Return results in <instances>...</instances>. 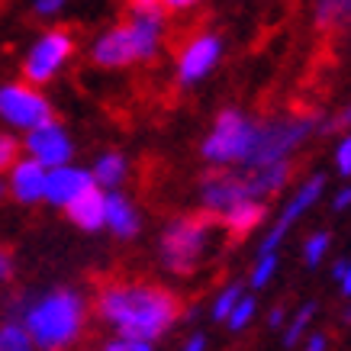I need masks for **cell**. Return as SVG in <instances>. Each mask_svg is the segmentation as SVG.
I'll return each mask as SVG.
<instances>
[{
  "instance_id": "d590c367",
  "label": "cell",
  "mask_w": 351,
  "mask_h": 351,
  "mask_svg": "<svg viewBox=\"0 0 351 351\" xmlns=\"http://www.w3.org/2000/svg\"><path fill=\"white\" fill-rule=\"evenodd\" d=\"M341 293H345V297H351V261H348V267H345V274H341Z\"/></svg>"
},
{
  "instance_id": "d4e9b609",
  "label": "cell",
  "mask_w": 351,
  "mask_h": 351,
  "mask_svg": "<svg viewBox=\"0 0 351 351\" xmlns=\"http://www.w3.org/2000/svg\"><path fill=\"white\" fill-rule=\"evenodd\" d=\"M252 316H255V300H252V297H242L239 303H235L232 313H229L226 326H229L232 332H239V329H245V326L252 322Z\"/></svg>"
},
{
  "instance_id": "d6986e66",
  "label": "cell",
  "mask_w": 351,
  "mask_h": 351,
  "mask_svg": "<svg viewBox=\"0 0 351 351\" xmlns=\"http://www.w3.org/2000/svg\"><path fill=\"white\" fill-rule=\"evenodd\" d=\"M123 178H126V158H123V155H117V152H107L104 158H97V165H94V181H97V187L113 191V187H119V184H123Z\"/></svg>"
},
{
  "instance_id": "6da1fadb",
  "label": "cell",
  "mask_w": 351,
  "mask_h": 351,
  "mask_svg": "<svg viewBox=\"0 0 351 351\" xmlns=\"http://www.w3.org/2000/svg\"><path fill=\"white\" fill-rule=\"evenodd\" d=\"M97 313L119 335L158 341L178 319V300L152 284H110L97 297Z\"/></svg>"
},
{
  "instance_id": "74e56055",
  "label": "cell",
  "mask_w": 351,
  "mask_h": 351,
  "mask_svg": "<svg viewBox=\"0 0 351 351\" xmlns=\"http://www.w3.org/2000/svg\"><path fill=\"white\" fill-rule=\"evenodd\" d=\"M271 326H274V329H280V326H284V309H280V306L271 309Z\"/></svg>"
},
{
  "instance_id": "2e32d148",
  "label": "cell",
  "mask_w": 351,
  "mask_h": 351,
  "mask_svg": "<svg viewBox=\"0 0 351 351\" xmlns=\"http://www.w3.org/2000/svg\"><path fill=\"white\" fill-rule=\"evenodd\" d=\"M265 203L258 200V197H248V200H239L235 206H229L223 213V229L232 239H245V235H252V229L265 223Z\"/></svg>"
},
{
  "instance_id": "e575fe53",
  "label": "cell",
  "mask_w": 351,
  "mask_h": 351,
  "mask_svg": "<svg viewBox=\"0 0 351 351\" xmlns=\"http://www.w3.org/2000/svg\"><path fill=\"white\" fill-rule=\"evenodd\" d=\"M335 126H345V129L351 126V104H348V107H345V110H341V117L335 119V123H329V129H335Z\"/></svg>"
},
{
  "instance_id": "e0dca14e",
  "label": "cell",
  "mask_w": 351,
  "mask_h": 351,
  "mask_svg": "<svg viewBox=\"0 0 351 351\" xmlns=\"http://www.w3.org/2000/svg\"><path fill=\"white\" fill-rule=\"evenodd\" d=\"M245 181L252 197H271V193L284 191V184L290 181V158L287 161H271V165H258V168L245 171Z\"/></svg>"
},
{
  "instance_id": "52a82bcc",
  "label": "cell",
  "mask_w": 351,
  "mask_h": 351,
  "mask_svg": "<svg viewBox=\"0 0 351 351\" xmlns=\"http://www.w3.org/2000/svg\"><path fill=\"white\" fill-rule=\"evenodd\" d=\"M71 55H75V39H71V32H64V29L45 32L43 39L29 49V55H26V62H23V77H26L29 84H45V81H52V77L58 75V68H62Z\"/></svg>"
},
{
  "instance_id": "30bf717a",
  "label": "cell",
  "mask_w": 351,
  "mask_h": 351,
  "mask_svg": "<svg viewBox=\"0 0 351 351\" xmlns=\"http://www.w3.org/2000/svg\"><path fill=\"white\" fill-rule=\"evenodd\" d=\"M248 197H252V191H248L245 174L216 171V174H206L200 181V200H203V206H206V213L223 216L229 206H235L239 200H248Z\"/></svg>"
},
{
  "instance_id": "484cf974",
  "label": "cell",
  "mask_w": 351,
  "mask_h": 351,
  "mask_svg": "<svg viewBox=\"0 0 351 351\" xmlns=\"http://www.w3.org/2000/svg\"><path fill=\"white\" fill-rule=\"evenodd\" d=\"M277 271V252H261L255 271H252V287H265L267 280L274 277Z\"/></svg>"
},
{
  "instance_id": "7c38bea8",
  "label": "cell",
  "mask_w": 351,
  "mask_h": 351,
  "mask_svg": "<svg viewBox=\"0 0 351 351\" xmlns=\"http://www.w3.org/2000/svg\"><path fill=\"white\" fill-rule=\"evenodd\" d=\"M26 152L32 158H39L45 168H58V165H68L71 161V138L58 123H43V126L29 129L26 136Z\"/></svg>"
},
{
  "instance_id": "b9f144b4",
  "label": "cell",
  "mask_w": 351,
  "mask_h": 351,
  "mask_svg": "<svg viewBox=\"0 0 351 351\" xmlns=\"http://www.w3.org/2000/svg\"><path fill=\"white\" fill-rule=\"evenodd\" d=\"M348 319H351V306H348Z\"/></svg>"
},
{
  "instance_id": "4fadbf2b",
  "label": "cell",
  "mask_w": 351,
  "mask_h": 351,
  "mask_svg": "<svg viewBox=\"0 0 351 351\" xmlns=\"http://www.w3.org/2000/svg\"><path fill=\"white\" fill-rule=\"evenodd\" d=\"M94 171H81L75 165H58L49 171V184H45V200L52 206H68V203L81 197L87 187H94Z\"/></svg>"
},
{
  "instance_id": "7a4b0ae2",
  "label": "cell",
  "mask_w": 351,
  "mask_h": 351,
  "mask_svg": "<svg viewBox=\"0 0 351 351\" xmlns=\"http://www.w3.org/2000/svg\"><path fill=\"white\" fill-rule=\"evenodd\" d=\"M161 43V10L136 7L132 20L107 29L90 45V62L100 68H126L132 62H149Z\"/></svg>"
},
{
  "instance_id": "cb8c5ba5",
  "label": "cell",
  "mask_w": 351,
  "mask_h": 351,
  "mask_svg": "<svg viewBox=\"0 0 351 351\" xmlns=\"http://www.w3.org/2000/svg\"><path fill=\"white\" fill-rule=\"evenodd\" d=\"M239 300H242V287H226L223 293L216 297V303H213V319H216V322H226Z\"/></svg>"
},
{
  "instance_id": "5bb4252c",
  "label": "cell",
  "mask_w": 351,
  "mask_h": 351,
  "mask_svg": "<svg viewBox=\"0 0 351 351\" xmlns=\"http://www.w3.org/2000/svg\"><path fill=\"white\" fill-rule=\"evenodd\" d=\"M10 197L16 203H39L45 200V184H49V174H45V165L39 158H20L10 168Z\"/></svg>"
},
{
  "instance_id": "1f68e13d",
  "label": "cell",
  "mask_w": 351,
  "mask_h": 351,
  "mask_svg": "<svg viewBox=\"0 0 351 351\" xmlns=\"http://www.w3.org/2000/svg\"><path fill=\"white\" fill-rule=\"evenodd\" d=\"M326 341H329L326 335H309V339H306V348L309 351H326V348H329Z\"/></svg>"
},
{
  "instance_id": "9a60e30c",
  "label": "cell",
  "mask_w": 351,
  "mask_h": 351,
  "mask_svg": "<svg viewBox=\"0 0 351 351\" xmlns=\"http://www.w3.org/2000/svg\"><path fill=\"white\" fill-rule=\"evenodd\" d=\"M68 210V219L77 226V229H84V232H97L100 226H107V193L97 191V187H87L81 197L64 206Z\"/></svg>"
},
{
  "instance_id": "83f0119b",
  "label": "cell",
  "mask_w": 351,
  "mask_h": 351,
  "mask_svg": "<svg viewBox=\"0 0 351 351\" xmlns=\"http://www.w3.org/2000/svg\"><path fill=\"white\" fill-rule=\"evenodd\" d=\"M107 351H152L155 345L152 341H142V339H129V335H117L104 345Z\"/></svg>"
},
{
  "instance_id": "4dcf8cb0",
  "label": "cell",
  "mask_w": 351,
  "mask_h": 351,
  "mask_svg": "<svg viewBox=\"0 0 351 351\" xmlns=\"http://www.w3.org/2000/svg\"><path fill=\"white\" fill-rule=\"evenodd\" d=\"M351 206V187H345V191L335 193V200H332V210H348Z\"/></svg>"
},
{
  "instance_id": "5b68a950",
  "label": "cell",
  "mask_w": 351,
  "mask_h": 351,
  "mask_svg": "<svg viewBox=\"0 0 351 351\" xmlns=\"http://www.w3.org/2000/svg\"><path fill=\"white\" fill-rule=\"evenodd\" d=\"M313 129H316L313 117H284V119L258 123L255 145H252V155L245 161V168H258V165H271V161H287L313 136Z\"/></svg>"
},
{
  "instance_id": "ffe728a7",
  "label": "cell",
  "mask_w": 351,
  "mask_h": 351,
  "mask_svg": "<svg viewBox=\"0 0 351 351\" xmlns=\"http://www.w3.org/2000/svg\"><path fill=\"white\" fill-rule=\"evenodd\" d=\"M316 26L319 29L351 26V0H316Z\"/></svg>"
},
{
  "instance_id": "f1b7e54d",
  "label": "cell",
  "mask_w": 351,
  "mask_h": 351,
  "mask_svg": "<svg viewBox=\"0 0 351 351\" xmlns=\"http://www.w3.org/2000/svg\"><path fill=\"white\" fill-rule=\"evenodd\" d=\"M335 165H339V174L348 178L351 174V132L339 142V149H335Z\"/></svg>"
},
{
  "instance_id": "d6a6232c",
  "label": "cell",
  "mask_w": 351,
  "mask_h": 351,
  "mask_svg": "<svg viewBox=\"0 0 351 351\" xmlns=\"http://www.w3.org/2000/svg\"><path fill=\"white\" fill-rule=\"evenodd\" d=\"M193 3H200V0H165L168 10H187V7H193Z\"/></svg>"
},
{
  "instance_id": "60d3db41",
  "label": "cell",
  "mask_w": 351,
  "mask_h": 351,
  "mask_svg": "<svg viewBox=\"0 0 351 351\" xmlns=\"http://www.w3.org/2000/svg\"><path fill=\"white\" fill-rule=\"evenodd\" d=\"M7 193H10V184L0 181V203H3V197H7Z\"/></svg>"
},
{
  "instance_id": "3957f363",
  "label": "cell",
  "mask_w": 351,
  "mask_h": 351,
  "mask_svg": "<svg viewBox=\"0 0 351 351\" xmlns=\"http://www.w3.org/2000/svg\"><path fill=\"white\" fill-rule=\"evenodd\" d=\"M23 319H26V329L39 348H64V345L81 339L84 303L75 290H55L49 297L36 300Z\"/></svg>"
},
{
  "instance_id": "9c48e42d",
  "label": "cell",
  "mask_w": 351,
  "mask_h": 351,
  "mask_svg": "<svg viewBox=\"0 0 351 351\" xmlns=\"http://www.w3.org/2000/svg\"><path fill=\"white\" fill-rule=\"evenodd\" d=\"M219 55H223V43L216 36H210V32L193 36L191 43L184 45L181 58H178V81L181 84H193V81L206 77L216 68Z\"/></svg>"
},
{
  "instance_id": "8d00e7d4",
  "label": "cell",
  "mask_w": 351,
  "mask_h": 351,
  "mask_svg": "<svg viewBox=\"0 0 351 351\" xmlns=\"http://www.w3.org/2000/svg\"><path fill=\"white\" fill-rule=\"evenodd\" d=\"M184 348H187V351H203V348H206V339H203V335H193Z\"/></svg>"
},
{
  "instance_id": "ab89813d",
  "label": "cell",
  "mask_w": 351,
  "mask_h": 351,
  "mask_svg": "<svg viewBox=\"0 0 351 351\" xmlns=\"http://www.w3.org/2000/svg\"><path fill=\"white\" fill-rule=\"evenodd\" d=\"M345 267H348V261H339V265H335V280H341V274H345Z\"/></svg>"
},
{
  "instance_id": "f35d334b",
  "label": "cell",
  "mask_w": 351,
  "mask_h": 351,
  "mask_svg": "<svg viewBox=\"0 0 351 351\" xmlns=\"http://www.w3.org/2000/svg\"><path fill=\"white\" fill-rule=\"evenodd\" d=\"M129 3H132V7H155L158 0H129Z\"/></svg>"
},
{
  "instance_id": "f546056e",
  "label": "cell",
  "mask_w": 351,
  "mask_h": 351,
  "mask_svg": "<svg viewBox=\"0 0 351 351\" xmlns=\"http://www.w3.org/2000/svg\"><path fill=\"white\" fill-rule=\"evenodd\" d=\"M64 3H68V0H36V3H32V10L39 13V16H55Z\"/></svg>"
},
{
  "instance_id": "ac0fdd59",
  "label": "cell",
  "mask_w": 351,
  "mask_h": 351,
  "mask_svg": "<svg viewBox=\"0 0 351 351\" xmlns=\"http://www.w3.org/2000/svg\"><path fill=\"white\" fill-rule=\"evenodd\" d=\"M107 226L119 239H132L138 232V216L123 193H107Z\"/></svg>"
},
{
  "instance_id": "4316f807",
  "label": "cell",
  "mask_w": 351,
  "mask_h": 351,
  "mask_svg": "<svg viewBox=\"0 0 351 351\" xmlns=\"http://www.w3.org/2000/svg\"><path fill=\"white\" fill-rule=\"evenodd\" d=\"M20 161V142L7 132H0V171H10Z\"/></svg>"
},
{
  "instance_id": "ba28073f",
  "label": "cell",
  "mask_w": 351,
  "mask_h": 351,
  "mask_svg": "<svg viewBox=\"0 0 351 351\" xmlns=\"http://www.w3.org/2000/svg\"><path fill=\"white\" fill-rule=\"evenodd\" d=\"M0 119L29 132L52 119V107L39 90L26 84H0Z\"/></svg>"
},
{
  "instance_id": "277c9868",
  "label": "cell",
  "mask_w": 351,
  "mask_h": 351,
  "mask_svg": "<svg viewBox=\"0 0 351 351\" xmlns=\"http://www.w3.org/2000/svg\"><path fill=\"white\" fill-rule=\"evenodd\" d=\"M216 223L210 216H181L161 235V265L174 274H193L213 248Z\"/></svg>"
},
{
  "instance_id": "603a6c76",
  "label": "cell",
  "mask_w": 351,
  "mask_h": 351,
  "mask_svg": "<svg viewBox=\"0 0 351 351\" xmlns=\"http://www.w3.org/2000/svg\"><path fill=\"white\" fill-rule=\"evenodd\" d=\"M329 232H316V235H309L306 245H303V261H306L309 267H316L326 258V252H329Z\"/></svg>"
},
{
  "instance_id": "7402d4cb",
  "label": "cell",
  "mask_w": 351,
  "mask_h": 351,
  "mask_svg": "<svg viewBox=\"0 0 351 351\" xmlns=\"http://www.w3.org/2000/svg\"><path fill=\"white\" fill-rule=\"evenodd\" d=\"M316 316V303H306V306L297 309V316H293V322H290V329L284 332V348H293L300 339H303V332H306L309 319Z\"/></svg>"
},
{
  "instance_id": "8992f818",
  "label": "cell",
  "mask_w": 351,
  "mask_h": 351,
  "mask_svg": "<svg viewBox=\"0 0 351 351\" xmlns=\"http://www.w3.org/2000/svg\"><path fill=\"white\" fill-rule=\"evenodd\" d=\"M255 132L258 123L245 119L239 110H223L216 117L213 132L206 136L200 155L210 165H245L255 145Z\"/></svg>"
},
{
  "instance_id": "836d02e7",
  "label": "cell",
  "mask_w": 351,
  "mask_h": 351,
  "mask_svg": "<svg viewBox=\"0 0 351 351\" xmlns=\"http://www.w3.org/2000/svg\"><path fill=\"white\" fill-rule=\"evenodd\" d=\"M10 277V255L0 248V280H7Z\"/></svg>"
},
{
  "instance_id": "8fae6325",
  "label": "cell",
  "mask_w": 351,
  "mask_h": 351,
  "mask_svg": "<svg viewBox=\"0 0 351 351\" xmlns=\"http://www.w3.org/2000/svg\"><path fill=\"white\" fill-rule=\"evenodd\" d=\"M322 187H326V178L322 174H316V178H309L303 187H300L297 193H293V200L284 206V213H280V219H277L274 226H271V232L265 235V242H261V252H277V245L284 242V235L290 232V226L297 223L300 216L306 213L313 203L322 197Z\"/></svg>"
},
{
  "instance_id": "44dd1931",
  "label": "cell",
  "mask_w": 351,
  "mask_h": 351,
  "mask_svg": "<svg viewBox=\"0 0 351 351\" xmlns=\"http://www.w3.org/2000/svg\"><path fill=\"white\" fill-rule=\"evenodd\" d=\"M36 341H32L26 322H3L0 326V351H29Z\"/></svg>"
}]
</instances>
